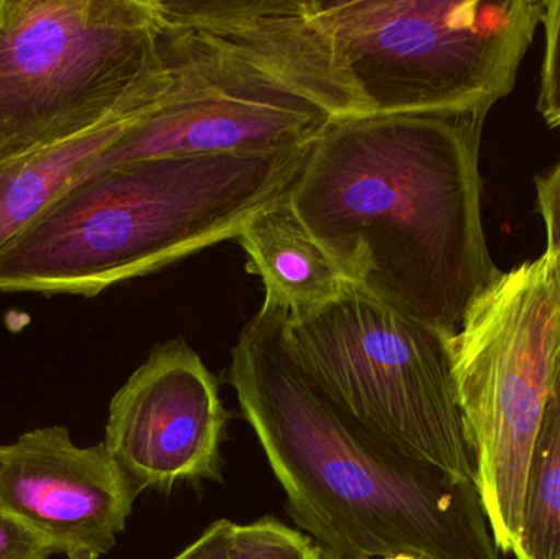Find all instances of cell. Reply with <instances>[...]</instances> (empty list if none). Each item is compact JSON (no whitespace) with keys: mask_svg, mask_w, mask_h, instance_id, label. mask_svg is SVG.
Instances as JSON below:
<instances>
[{"mask_svg":"<svg viewBox=\"0 0 560 559\" xmlns=\"http://www.w3.org/2000/svg\"><path fill=\"white\" fill-rule=\"evenodd\" d=\"M487 114L329 121L287 193L349 284L453 340L474 302L502 275L480 206Z\"/></svg>","mask_w":560,"mask_h":559,"instance_id":"obj_1","label":"cell"},{"mask_svg":"<svg viewBox=\"0 0 560 559\" xmlns=\"http://www.w3.org/2000/svg\"><path fill=\"white\" fill-rule=\"evenodd\" d=\"M285 315L265 301L232 350L229 380L296 527L331 559H502L477 482L332 403L290 353Z\"/></svg>","mask_w":560,"mask_h":559,"instance_id":"obj_2","label":"cell"},{"mask_svg":"<svg viewBox=\"0 0 560 559\" xmlns=\"http://www.w3.org/2000/svg\"><path fill=\"white\" fill-rule=\"evenodd\" d=\"M308 147L148 158L91 174L0 249V292L94 298L236 240L289 193Z\"/></svg>","mask_w":560,"mask_h":559,"instance_id":"obj_3","label":"cell"},{"mask_svg":"<svg viewBox=\"0 0 560 559\" xmlns=\"http://www.w3.org/2000/svg\"><path fill=\"white\" fill-rule=\"evenodd\" d=\"M546 0H312L369 115L486 110L509 97Z\"/></svg>","mask_w":560,"mask_h":559,"instance_id":"obj_4","label":"cell"},{"mask_svg":"<svg viewBox=\"0 0 560 559\" xmlns=\"http://www.w3.org/2000/svg\"><path fill=\"white\" fill-rule=\"evenodd\" d=\"M166 72L153 0H0V160L105 120Z\"/></svg>","mask_w":560,"mask_h":559,"instance_id":"obj_5","label":"cell"},{"mask_svg":"<svg viewBox=\"0 0 560 559\" xmlns=\"http://www.w3.org/2000/svg\"><path fill=\"white\" fill-rule=\"evenodd\" d=\"M290 353L349 416L454 478L476 481L454 377L453 338L355 286L283 322Z\"/></svg>","mask_w":560,"mask_h":559,"instance_id":"obj_6","label":"cell"},{"mask_svg":"<svg viewBox=\"0 0 560 559\" xmlns=\"http://www.w3.org/2000/svg\"><path fill=\"white\" fill-rule=\"evenodd\" d=\"M560 351V279L546 249L503 272L453 340L476 482L502 554L518 544L529 455Z\"/></svg>","mask_w":560,"mask_h":559,"instance_id":"obj_7","label":"cell"},{"mask_svg":"<svg viewBox=\"0 0 560 559\" xmlns=\"http://www.w3.org/2000/svg\"><path fill=\"white\" fill-rule=\"evenodd\" d=\"M229 412L219 381L183 338L158 345L108 409L104 445L138 492L222 481Z\"/></svg>","mask_w":560,"mask_h":559,"instance_id":"obj_8","label":"cell"},{"mask_svg":"<svg viewBox=\"0 0 560 559\" xmlns=\"http://www.w3.org/2000/svg\"><path fill=\"white\" fill-rule=\"evenodd\" d=\"M138 496L104 443L81 449L66 427H43L0 445V511L42 535L56 554H108Z\"/></svg>","mask_w":560,"mask_h":559,"instance_id":"obj_9","label":"cell"},{"mask_svg":"<svg viewBox=\"0 0 560 559\" xmlns=\"http://www.w3.org/2000/svg\"><path fill=\"white\" fill-rule=\"evenodd\" d=\"M173 84L167 69L153 88L105 120L19 156L0 160V249L71 189L98 154L160 107Z\"/></svg>","mask_w":560,"mask_h":559,"instance_id":"obj_10","label":"cell"},{"mask_svg":"<svg viewBox=\"0 0 560 559\" xmlns=\"http://www.w3.org/2000/svg\"><path fill=\"white\" fill-rule=\"evenodd\" d=\"M236 240L248 256V271L265 284V301L280 305L289 315L328 304L349 284L293 212L287 194L255 213Z\"/></svg>","mask_w":560,"mask_h":559,"instance_id":"obj_11","label":"cell"},{"mask_svg":"<svg viewBox=\"0 0 560 559\" xmlns=\"http://www.w3.org/2000/svg\"><path fill=\"white\" fill-rule=\"evenodd\" d=\"M516 559H560V351L526 473Z\"/></svg>","mask_w":560,"mask_h":559,"instance_id":"obj_12","label":"cell"},{"mask_svg":"<svg viewBox=\"0 0 560 559\" xmlns=\"http://www.w3.org/2000/svg\"><path fill=\"white\" fill-rule=\"evenodd\" d=\"M230 559H325L315 541L275 517L236 525Z\"/></svg>","mask_w":560,"mask_h":559,"instance_id":"obj_13","label":"cell"},{"mask_svg":"<svg viewBox=\"0 0 560 559\" xmlns=\"http://www.w3.org/2000/svg\"><path fill=\"white\" fill-rule=\"evenodd\" d=\"M545 58L541 66L538 110L551 128H560V0H546Z\"/></svg>","mask_w":560,"mask_h":559,"instance_id":"obj_14","label":"cell"},{"mask_svg":"<svg viewBox=\"0 0 560 559\" xmlns=\"http://www.w3.org/2000/svg\"><path fill=\"white\" fill-rule=\"evenodd\" d=\"M55 554L42 535L0 511V559H48Z\"/></svg>","mask_w":560,"mask_h":559,"instance_id":"obj_15","label":"cell"},{"mask_svg":"<svg viewBox=\"0 0 560 559\" xmlns=\"http://www.w3.org/2000/svg\"><path fill=\"white\" fill-rule=\"evenodd\" d=\"M539 212L545 219L548 252L555 258L560 279V164L551 173L536 177Z\"/></svg>","mask_w":560,"mask_h":559,"instance_id":"obj_16","label":"cell"},{"mask_svg":"<svg viewBox=\"0 0 560 559\" xmlns=\"http://www.w3.org/2000/svg\"><path fill=\"white\" fill-rule=\"evenodd\" d=\"M235 527L236 524L226 519L213 522L196 541L173 559H230Z\"/></svg>","mask_w":560,"mask_h":559,"instance_id":"obj_17","label":"cell"},{"mask_svg":"<svg viewBox=\"0 0 560 559\" xmlns=\"http://www.w3.org/2000/svg\"><path fill=\"white\" fill-rule=\"evenodd\" d=\"M68 559H101L98 555L89 554V551H74V554L66 555Z\"/></svg>","mask_w":560,"mask_h":559,"instance_id":"obj_18","label":"cell"},{"mask_svg":"<svg viewBox=\"0 0 560 559\" xmlns=\"http://www.w3.org/2000/svg\"><path fill=\"white\" fill-rule=\"evenodd\" d=\"M385 559H421L418 557H413V555H397V557H390Z\"/></svg>","mask_w":560,"mask_h":559,"instance_id":"obj_19","label":"cell"},{"mask_svg":"<svg viewBox=\"0 0 560 559\" xmlns=\"http://www.w3.org/2000/svg\"><path fill=\"white\" fill-rule=\"evenodd\" d=\"M325 559H331V558H326V557H325Z\"/></svg>","mask_w":560,"mask_h":559,"instance_id":"obj_20","label":"cell"}]
</instances>
